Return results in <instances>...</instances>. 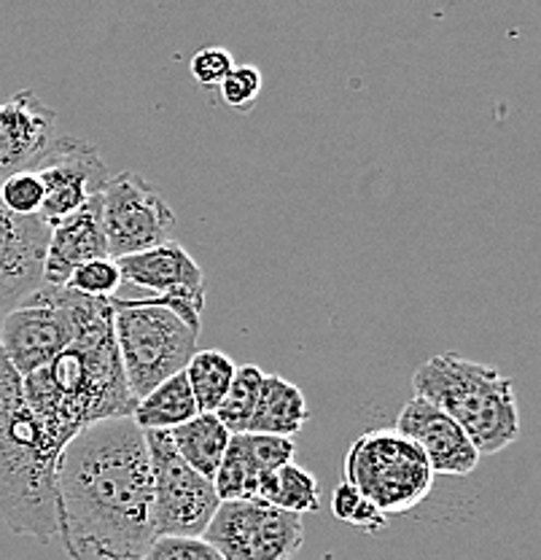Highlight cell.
I'll list each match as a JSON object with an SVG mask.
<instances>
[{
	"label": "cell",
	"mask_w": 541,
	"mask_h": 560,
	"mask_svg": "<svg viewBox=\"0 0 541 560\" xmlns=\"http://www.w3.org/2000/svg\"><path fill=\"white\" fill-rule=\"evenodd\" d=\"M261 383H264V372L256 364L237 366L235 381H232L230 390L216 407V418L224 423L230 434H246L251 425L256 401H259Z\"/></svg>",
	"instance_id": "obj_23"
},
{
	"label": "cell",
	"mask_w": 541,
	"mask_h": 560,
	"mask_svg": "<svg viewBox=\"0 0 541 560\" xmlns=\"http://www.w3.org/2000/svg\"><path fill=\"white\" fill-rule=\"evenodd\" d=\"M33 173L44 184V208L38 219L49 230L97 200L110 178L95 145L75 136H57Z\"/></svg>",
	"instance_id": "obj_11"
},
{
	"label": "cell",
	"mask_w": 541,
	"mask_h": 560,
	"mask_svg": "<svg viewBox=\"0 0 541 560\" xmlns=\"http://www.w3.org/2000/svg\"><path fill=\"white\" fill-rule=\"evenodd\" d=\"M342 480L391 517L415 510L432 493L434 471L426 455L397 429H372L348 451Z\"/></svg>",
	"instance_id": "obj_6"
},
{
	"label": "cell",
	"mask_w": 541,
	"mask_h": 560,
	"mask_svg": "<svg viewBox=\"0 0 541 560\" xmlns=\"http://www.w3.org/2000/svg\"><path fill=\"white\" fill-rule=\"evenodd\" d=\"M307 418H310V410H307V399L299 385L281 375H264L248 431L291 440L299 434Z\"/></svg>",
	"instance_id": "obj_17"
},
{
	"label": "cell",
	"mask_w": 541,
	"mask_h": 560,
	"mask_svg": "<svg viewBox=\"0 0 541 560\" xmlns=\"http://www.w3.org/2000/svg\"><path fill=\"white\" fill-rule=\"evenodd\" d=\"M393 429L426 455L434 475L467 477L480 466L482 455L471 445L467 431L421 396H412L401 407Z\"/></svg>",
	"instance_id": "obj_12"
},
{
	"label": "cell",
	"mask_w": 541,
	"mask_h": 560,
	"mask_svg": "<svg viewBox=\"0 0 541 560\" xmlns=\"http://www.w3.org/2000/svg\"><path fill=\"white\" fill-rule=\"evenodd\" d=\"M114 335L130 394L143 399L160 383L180 375L200 340L202 307L167 296L110 300Z\"/></svg>",
	"instance_id": "obj_5"
},
{
	"label": "cell",
	"mask_w": 541,
	"mask_h": 560,
	"mask_svg": "<svg viewBox=\"0 0 541 560\" xmlns=\"http://www.w3.org/2000/svg\"><path fill=\"white\" fill-rule=\"evenodd\" d=\"M331 512H334L337 521L366 530V534H377V530L388 528V517L361 490H356L345 480L331 493Z\"/></svg>",
	"instance_id": "obj_24"
},
{
	"label": "cell",
	"mask_w": 541,
	"mask_h": 560,
	"mask_svg": "<svg viewBox=\"0 0 541 560\" xmlns=\"http://www.w3.org/2000/svg\"><path fill=\"white\" fill-rule=\"evenodd\" d=\"M71 311V346L49 366L22 377L27 405L62 445L86 425L132 418L138 405L121 370L110 300H92L73 291Z\"/></svg>",
	"instance_id": "obj_2"
},
{
	"label": "cell",
	"mask_w": 541,
	"mask_h": 560,
	"mask_svg": "<svg viewBox=\"0 0 541 560\" xmlns=\"http://www.w3.org/2000/svg\"><path fill=\"white\" fill-rule=\"evenodd\" d=\"M57 536L73 560H143L154 545V480L132 418L86 425L60 451Z\"/></svg>",
	"instance_id": "obj_1"
},
{
	"label": "cell",
	"mask_w": 541,
	"mask_h": 560,
	"mask_svg": "<svg viewBox=\"0 0 541 560\" xmlns=\"http://www.w3.org/2000/svg\"><path fill=\"white\" fill-rule=\"evenodd\" d=\"M259 501L302 517L321 506V486L310 469L299 464H286L261 480Z\"/></svg>",
	"instance_id": "obj_20"
},
{
	"label": "cell",
	"mask_w": 541,
	"mask_h": 560,
	"mask_svg": "<svg viewBox=\"0 0 541 560\" xmlns=\"http://www.w3.org/2000/svg\"><path fill=\"white\" fill-rule=\"evenodd\" d=\"M221 97L230 108L243 110L246 114L248 108L256 103V97L261 95V73L256 66H235L230 75L224 79V84L219 86Z\"/></svg>",
	"instance_id": "obj_28"
},
{
	"label": "cell",
	"mask_w": 541,
	"mask_h": 560,
	"mask_svg": "<svg viewBox=\"0 0 541 560\" xmlns=\"http://www.w3.org/2000/svg\"><path fill=\"white\" fill-rule=\"evenodd\" d=\"M116 265L125 283L151 291V296H167V300H184L205 307V276L195 256L176 241L116 259Z\"/></svg>",
	"instance_id": "obj_15"
},
{
	"label": "cell",
	"mask_w": 541,
	"mask_h": 560,
	"mask_svg": "<svg viewBox=\"0 0 541 560\" xmlns=\"http://www.w3.org/2000/svg\"><path fill=\"white\" fill-rule=\"evenodd\" d=\"M121 280V270L116 259H95L81 265L68 280V289L79 291V294L92 296V300H114Z\"/></svg>",
	"instance_id": "obj_26"
},
{
	"label": "cell",
	"mask_w": 541,
	"mask_h": 560,
	"mask_svg": "<svg viewBox=\"0 0 541 560\" xmlns=\"http://www.w3.org/2000/svg\"><path fill=\"white\" fill-rule=\"evenodd\" d=\"M101 226L110 259L143 254L173 241L176 213L138 173L110 175L101 195Z\"/></svg>",
	"instance_id": "obj_9"
},
{
	"label": "cell",
	"mask_w": 541,
	"mask_h": 560,
	"mask_svg": "<svg viewBox=\"0 0 541 560\" xmlns=\"http://www.w3.org/2000/svg\"><path fill=\"white\" fill-rule=\"evenodd\" d=\"M0 202L20 219H38L44 208V184L33 171L9 175L0 180Z\"/></svg>",
	"instance_id": "obj_25"
},
{
	"label": "cell",
	"mask_w": 541,
	"mask_h": 560,
	"mask_svg": "<svg viewBox=\"0 0 541 560\" xmlns=\"http://www.w3.org/2000/svg\"><path fill=\"white\" fill-rule=\"evenodd\" d=\"M71 296L68 285H40L0 318V350L20 377L49 366L73 342Z\"/></svg>",
	"instance_id": "obj_10"
},
{
	"label": "cell",
	"mask_w": 541,
	"mask_h": 560,
	"mask_svg": "<svg viewBox=\"0 0 541 560\" xmlns=\"http://www.w3.org/2000/svg\"><path fill=\"white\" fill-rule=\"evenodd\" d=\"M57 114L33 90L0 103V180L33 171L55 143Z\"/></svg>",
	"instance_id": "obj_14"
},
{
	"label": "cell",
	"mask_w": 541,
	"mask_h": 560,
	"mask_svg": "<svg viewBox=\"0 0 541 560\" xmlns=\"http://www.w3.org/2000/svg\"><path fill=\"white\" fill-rule=\"evenodd\" d=\"M235 361L221 353V350H197L184 370L191 394H195L197 410L216 412L221 399H224L232 381H235Z\"/></svg>",
	"instance_id": "obj_22"
},
{
	"label": "cell",
	"mask_w": 541,
	"mask_h": 560,
	"mask_svg": "<svg viewBox=\"0 0 541 560\" xmlns=\"http://www.w3.org/2000/svg\"><path fill=\"white\" fill-rule=\"evenodd\" d=\"M412 388L456 420L480 455L502 453L520 436L515 383L496 366L439 353L417 366Z\"/></svg>",
	"instance_id": "obj_4"
},
{
	"label": "cell",
	"mask_w": 541,
	"mask_h": 560,
	"mask_svg": "<svg viewBox=\"0 0 541 560\" xmlns=\"http://www.w3.org/2000/svg\"><path fill=\"white\" fill-rule=\"evenodd\" d=\"M202 539L224 560H294L305 523L264 501H221Z\"/></svg>",
	"instance_id": "obj_8"
},
{
	"label": "cell",
	"mask_w": 541,
	"mask_h": 560,
	"mask_svg": "<svg viewBox=\"0 0 541 560\" xmlns=\"http://www.w3.org/2000/svg\"><path fill=\"white\" fill-rule=\"evenodd\" d=\"M143 560H224L202 536H160Z\"/></svg>",
	"instance_id": "obj_27"
},
{
	"label": "cell",
	"mask_w": 541,
	"mask_h": 560,
	"mask_svg": "<svg viewBox=\"0 0 541 560\" xmlns=\"http://www.w3.org/2000/svg\"><path fill=\"white\" fill-rule=\"evenodd\" d=\"M145 447L154 480V534L202 536L216 515L221 499L213 480L197 475L176 453L167 431H149Z\"/></svg>",
	"instance_id": "obj_7"
},
{
	"label": "cell",
	"mask_w": 541,
	"mask_h": 560,
	"mask_svg": "<svg viewBox=\"0 0 541 560\" xmlns=\"http://www.w3.org/2000/svg\"><path fill=\"white\" fill-rule=\"evenodd\" d=\"M246 442L248 451L254 453V458L259 460V466L264 471H275L281 469V466L294 464V440H283V436L270 434H251V431H246Z\"/></svg>",
	"instance_id": "obj_30"
},
{
	"label": "cell",
	"mask_w": 541,
	"mask_h": 560,
	"mask_svg": "<svg viewBox=\"0 0 541 560\" xmlns=\"http://www.w3.org/2000/svg\"><path fill=\"white\" fill-rule=\"evenodd\" d=\"M270 475L259 466L254 453L248 451L246 434H232L230 447H226L221 466L213 477L221 501H259L261 480Z\"/></svg>",
	"instance_id": "obj_21"
},
{
	"label": "cell",
	"mask_w": 541,
	"mask_h": 560,
	"mask_svg": "<svg viewBox=\"0 0 541 560\" xmlns=\"http://www.w3.org/2000/svg\"><path fill=\"white\" fill-rule=\"evenodd\" d=\"M95 259H110L101 226V197L49 230L44 254V285L66 289L73 272Z\"/></svg>",
	"instance_id": "obj_16"
},
{
	"label": "cell",
	"mask_w": 541,
	"mask_h": 560,
	"mask_svg": "<svg viewBox=\"0 0 541 560\" xmlns=\"http://www.w3.org/2000/svg\"><path fill=\"white\" fill-rule=\"evenodd\" d=\"M49 226L20 219L0 202V318L44 285V254Z\"/></svg>",
	"instance_id": "obj_13"
},
{
	"label": "cell",
	"mask_w": 541,
	"mask_h": 560,
	"mask_svg": "<svg viewBox=\"0 0 541 560\" xmlns=\"http://www.w3.org/2000/svg\"><path fill=\"white\" fill-rule=\"evenodd\" d=\"M167 434H170L176 453L197 475H202L205 480L216 477L232 436L216 418V412H197L195 418L180 423L178 429L167 431Z\"/></svg>",
	"instance_id": "obj_18"
},
{
	"label": "cell",
	"mask_w": 541,
	"mask_h": 560,
	"mask_svg": "<svg viewBox=\"0 0 541 560\" xmlns=\"http://www.w3.org/2000/svg\"><path fill=\"white\" fill-rule=\"evenodd\" d=\"M197 412L200 410H197L195 394H191L186 375L180 372V375H173L170 381L156 385L143 399H138L132 420H136L143 434H149V431L178 429L180 423L191 420Z\"/></svg>",
	"instance_id": "obj_19"
},
{
	"label": "cell",
	"mask_w": 541,
	"mask_h": 560,
	"mask_svg": "<svg viewBox=\"0 0 541 560\" xmlns=\"http://www.w3.org/2000/svg\"><path fill=\"white\" fill-rule=\"evenodd\" d=\"M62 442L25 399L22 377L0 350V523L16 536H57L55 471Z\"/></svg>",
	"instance_id": "obj_3"
},
{
	"label": "cell",
	"mask_w": 541,
	"mask_h": 560,
	"mask_svg": "<svg viewBox=\"0 0 541 560\" xmlns=\"http://www.w3.org/2000/svg\"><path fill=\"white\" fill-rule=\"evenodd\" d=\"M232 70H235V60L224 46H205L189 62L191 79L200 86H221Z\"/></svg>",
	"instance_id": "obj_29"
}]
</instances>
